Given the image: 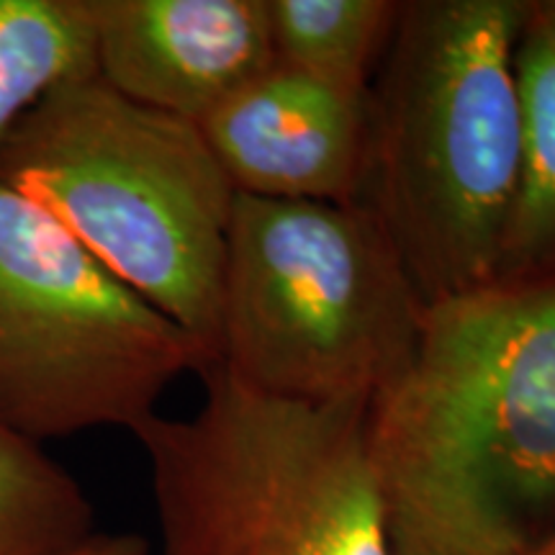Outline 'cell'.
<instances>
[{
  "label": "cell",
  "mask_w": 555,
  "mask_h": 555,
  "mask_svg": "<svg viewBox=\"0 0 555 555\" xmlns=\"http://www.w3.org/2000/svg\"><path fill=\"white\" fill-rule=\"evenodd\" d=\"M367 453L391 555H525L555 512V278L427 304Z\"/></svg>",
  "instance_id": "cell-1"
},
{
  "label": "cell",
  "mask_w": 555,
  "mask_h": 555,
  "mask_svg": "<svg viewBox=\"0 0 555 555\" xmlns=\"http://www.w3.org/2000/svg\"><path fill=\"white\" fill-rule=\"evenodd\" d=\"M522 0H409L371 82L360 204L425 304L496 281L522 168Z\"/></svg>",
  "instance_id": "cell-2"
},
{
  "label": "cell",
  "mask_w": 555,
  "mask_h": 555,
  "mask_svg": "<svg viewBox=\"0 0 555 555\" xmlns=\"http://www.w3.org/2000/svg\"><path fill=\"white\" fill-rule=\"evenodd\" d=\"M0 185L50 214L214 360L237 191L198 124L82 75L54 86L0 142Z\"/></svg>",
  "instance_id": "cell-3"
},
{
  "label": "cell",
  "mask_w": 555,
  "mask_h": 555,
  "mask_svg": "<svg viewBox=\"0 0 555 555\" xmlns=\"http://www.w3.org/2000/svg\"><path fill=\"white\" fill-rule=\"evenodd\" d=\"M427 304L363 204L237 193L214 365L266 397L365 399L412 360Z\"/></svg>",
  "instance_id": "cell-4"
},
{
  "label": "cell",
  "mask_w": 555,
  "mask_h": 555,
  "mask_svg": "<svg viewBox=\"0 0 555 555\" xmlns=\"http://www.w3.org/2000/svg\"><path fill=\"white\" fill-rule=\"evenodd\" d=\"M189 420L131 429L150 463L163 555H391L367 401L266 397L208 363Z\"/></svg>",
  "instance_id": "cell-5"
},
{
  "label": "cell",
  "mask_w": 555,
  "mask_h": 555,
  "mask_svg": "<svg viewBox=\"0 0 555 555\" xmlns=\"http://www.w3.org/2000/svg\"><path fill=\"white\" fill-rule=\"evenodd\" d=\"M211 352L0 185V422L34 442L134 429Z\"/></svg>",
  "instance_id": "cell-6"
},
{
  "label": "cell",
  "mask_w": 555,
  "mask_h": 555,
  "mask_svg": "<svg viewBox=\"0 0 555 555\" xmlns=\"http://www.w3.org/2000/svg\"><path fill=\"white\" fill-rule=\"evenodd\" d=\"M198 129L237 193L360 204L371 88L337 86L273 62Z\"/></svg>",
  "instance_id": "cell-7"
},
{
  "label": "cell",
  "mask_w": 555,
  "mask_h": 555,
  "mask_svg": "<svg viewBox=\"0 0 555 555\" xmlns=\"http://www.w3.org/2000/svg\"><path fill=\"white\" fill-rule=\"evenodd\" d=\"M95 75L198 124L275 62L268 0H90Z\"/></svg>",
  "instance_id": "cell-8"
},
{
  "label": "cell",
  "mask_w": 555,
  "mask_h": 555,
  "mask_svg": "<svg viewBox=\"0 0 555 555\" xmlns=\"http://www.w3.org/2000/svg\"><path fill=\"white\" fill-rule=\"evenodd\" d=\"M522 168L496 281L555 278V5L530 3L517 44Z\"/></svg>",
  "instance_id": "cell-9"
},
{
  "label": "cell",
  "mask_w": 555,
  "mask_h": 555,
  "mask_svg": "<svg viewBox=\"0 0 555 555\" xmlns=\"http://www.w3.org/2000/svg\"><path fill=\"white\" fill-rule=\"evenodd\" d=\"M95 75L90 0H0V142L60 82Z\"/></svg>",
  "instance_id": "cell-10"
},
{
  "label": "cell",
  "mask_w": 555,
  "mask_h": 555,
  "mask_svg": "<svg viewBox=\"0 0 555 555\" xmlns=\"http://www.w3.org/2000/svg\"><path fill=\"white\" fill-rule=\"evenodd\" d=\"M401 9L393 0H268L275 62L337 86L371 88Z\"/></svg>",
  "instance_id": "cell-11"
},
{
  "label": "cell",
  "mask_w": 555,
  "mask_h": 555,
  "mask_svg": "<svg viewBox=\"0 0 555 555\" xmlns=\"http://www.w3.org/2000/svg\"><path fill=\"white\" fill-rule=\"evenodd\" d=\"M95 532L78 478L0 422V555H67Z\"/></svg>",
  "instance_id": "cell-12"
},
{
  "label": "cell",
  "mask_w": 555,
  "mask_h": 555,
  "mask_svg": "<svg viewBox=\"0 0 555 555\" xmlns=\"http://www.w3.org/2000/svg\"><path fill=\"white\" fill-rule=\"evenodd\" d=\"M67 555H150V545L131 532H95Z\"/></svg>",
  "instance_id": "cell-13"
},
{
  "label": "cell",
  "mask_w": 555,
  "mask_h": 555,
  "mask_svg": "<svg viewBox=\"0 0 555 555\" xmlns=\"http://www.w3.org/2000/svg\"><path fill=\"white\" fill-rule=\"evenodd\" d=\"M525 555H555V525L547 527L543 535L527 547Z\"/></svg>",
  "instance_id": "cell-14"
},
{
  "label": "cell",
  "mask_w": 555,
  "mask_h": 555,
  "mask_svg": "<svg viewBox=\"0 0 555 555\" xmlns=\"http://www.w3.org/2000/svg\"><path fill=\"white\" fill-rule=\"evenodd\" d=\"M553 5H555V0H553Z\"/></svg>",
  "instance_id": "cell-15"
}]
</instances>
